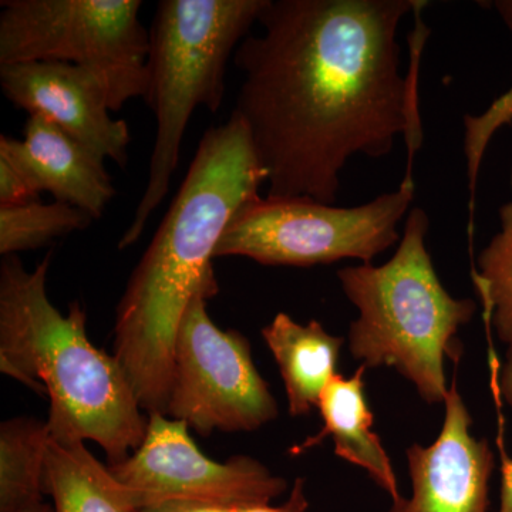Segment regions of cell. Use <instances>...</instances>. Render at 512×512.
I'll return each mask as SVG.
<instances>
[{"label": "cell", "mask_w": 512, "mask_h": 512, "mask_svg": "<svg viewBox=\"0 0 512 512\" xmlns=\"http://www.w3.org/2000/svg\"><path fill=\"white\" fill-rule=\"evenodd\" d=\"M416 0H266L259 35L234 55L235 113L266 173L268 197L335 204L350 158L423 140L419 59L429 30Z\"/></svg>", "instance_id": "6da1fadb"}, {"label": "cell", "mask_w": 512, "mask_h": 512, "mask_svg": "<svg viewBox=\"0 0 512 512\" xmlns=\"http://www.w3.org/2000/svg\"><path fill=\"white\" fill-rule=\"evenodd\" d=\"M266 173L235 111L208 128L156 235L117 305L114 353L141 409L167 416L174 345L195 298L217 295L212 259L235 212L258 197Z\"/></svg>", "instance_id": "7a4b0ae2"}, {"label": "cell", "mask_w": 512, "mask_h": 512, "mask_svg": "<svg viewBox=\"0 0 512 512\" xmlns=\"http://www.w3.org/2000/svg\"><path fill=\"white\" fill-rule=\"evenodd\" d=\"M52 252L28 271L18 256L0 265V370L50 399L49 426L60 443L93 441L109 466L143 443L148 416L116 356L87 335L79 302L63 315L50 302L46 278Z\"/></svg>", "instance_id": "3957f363"}, {"label": "cell", "mask_w": 512, "mask_h": 512, "mask_svg": "<svg viewBox=\"0 0 512 512\" xmlns=\"http://www.w3.org/2000/svg\"><path fill=\"white\" fill-rule=\"evenodd\" d=\"M429 215L409 212L402 239L386 264L338 271L346 298L359 311L349 328V349L366 367H394L421 399L444 403V362H458V330L476 315L473 299H457L441 284L429 249Z\"/></svg>", "instance_id": "277c9868"}, {"label": "cell", "mask_w": 512, "mask_h": 512, "mask_svg": "<svg viewBox=\"0 0 512 512\" xmlns=\"http://www.w3.org/2000/svg\"><path fill=\"white\" fill-rule=\"evenodd\" d=\"M266 0H161L151 23L148 87L156 116L146 190L119 242L136 244L164 201L180 163L181 144L200 106L217 113L225 99L229 59L251 35Z\"/></svg>", "instance_id": "5b68a950"}, {"label": "cell", "mask_w": 512, "mask_h": 512, "mask_svg": "<svg viewBox=\"0 0 512 512\" xmlns=\"http://www.w3.org/2000/svg\"><path fill=\"white\" fill-rule=\"evenodd\" d=\"M414 194L413 174L406 173L396 191L357 207L258 195L235 212L215 258L244 256L262 265L298 268L343 259L372 264L399 244V224L409 215Z\"/></svg>", "instance_id": "8992f818"}, {"label": "cell", "mask_w": 512, "mask_h": 512, "mask_svg": "<svg viewBox=\"0 0 512 512\" xmlns=\"http://www.w3.org/2000/svg\"><path fill=\"white\" fill-rule=\"evenodd\" d=\"M0 64L64 62L106 80L111 111L144 99L150 32L140 0H2Z\"/></svg>", "instance_id": "52a82bcc"}, {"label": "cell", "mask_w": 512, "mask_h": 512, "mask_svg": "<svg viewBox=\"0 0 512 512\" xmlns=\"http://www.w3.org/2000/svg\"><path fill=\"white\" fill-rule=\"evenodd\" d=\"M195 298L174 345L167 416L202 436L255 431L278 417V404L256 369L251 343L238 330H222Z\"/></svg>", "instance_id": "ba28073f"}, {"label": "cell", "mask_w": 512, "mask_h": 512, "mask_svg": "<svg viewBox=\"0 0 512 512\" xmlns=\"http://www.w3.org/2000/svg\"><path fill=\"white\" fill-rule=\"evenodd\" d=\"M184 421L148 414L143 443L123 463L109 466L137 510L187 500L245 508L271 504L288 488L261 461L235 456L215 461L205 456Z\"/></svg>", "instance_id": "9c48e42d"}, {"label": "cell", "mask_w": 512, "mask_h": 512, "mask_svg": "<svg viewBox=\"0 0 512 512\" xmlns=\"http://www.w3.org/2000/svg\"><path fill=\"white\" fill-rule=\"evenodd\" d=\"M0 87L13 106L45 117L104 160L126 167L130 130L111 117L100 74L64 62L0 64Z\"/></svg>", "instance_id": "30bf717a"}, {"label": "cell", "mask_w": 512, "mask_h": 512, "mask_svg": "<svg viewBox=\"0 0 512 512\" xmlns=\"http://www.w3.org/2000/svg\"><path fill=\"white\" fill-rule=\"evenodd\" d=\"M444 406L436 441L407 448L412 495L393 500L389 512H488L493 450L487 440L471 436L473 419L456 384Z\"/></svg>", "instance_id": "8fae6325"}, {"label": "cell", "mask_w": 512, "mask_h": 512, "mask_svg": "<svg viewBox=\"0 0 512 512\" xmlns=\"http://www.w3.org/2000/svg\"><path fill=\"white\" fill-rule=\"evenodd\" d=\"M0 156L12 161L36 192H49L94 220L116 195L104 158L45 117L29 114L23 140L2 134Z\"/></svg>", "instance_id": "7c38bea8"}, {"label": "cell", "mask_w": 512, "mask_h": 512, "mask_svg": "<svg viewBox=\"0 0 512 512\" xmlns=\"http://www.w3.org/2000/svg\"><path fill=\"white\" fill-rule=\"evenodd\" d=\"M365 370L366 366L362 365L353 376L336 375L330 380L318 407L323 420L322 430L291 448L289 453L299 456L332 436L336 456L363 468L393 501L402 495L392 461L380 437L373 431L375 416L366 399Z\"/></svg>", "instance_id": "4fadbf2b"}, {"label": "cell", "mask_w": 512, "mask_h": 512, "mask_svg": "<svg viewBox=\"0 0 512 512\" xmlns=\"http://www.w3.org/2000/svg\"><path fill=\"white\" fill-rule=\"evenodd\" d=\"M284 380L289 414L309 416L318 409L323 390L338 373L345 339L330 335L318 320L302 325L281 312L262 329Z\"/></svg>", "instance_id": "5bb4252c"}, {"label": "cell", "mask_w": 512, "mask_h": 512, "mask_svg": "<svg viewBox=\"0 0 512 512\" xmlns=\"http://www.w3.org/2000/svg\"><path fill=\"white\" fill-rule=\"evenodd\" d=\"M46 481L55 512H138L109 466L84 443L50 440Z\"/></svg>", "instance_id": "9a60e30c"}, {"label": "cell", "mask_w": 512, "mask_h": 512, "mask_svg": "<svg viewBox=\"0 0 512 512\" xmlns=\"http://www.w3.org/2000/svg\"><path fill=\"white\" fill-rule=\"evenodd\" d=\"M47 421L13 417L0 426V512H22L45 501Z\"/></svg>", "instance_id": "2e32d148"}, {"label": "cell", "mask_w": 512, "mask_h": 512, "mask_svg": "<svg viewBox=\"0 0 512 512\" xmlns=\"http://www.w3.org/2000/svg\"><path fill=\"white\" fill-rule=\"evenodd\" d=\"M93 221L92 215L60 201L0 207V254L10 256L45 247L57 238L82 231Z\"/></svg>", "instance_id": "e0dca14e"}, {"label": "cell", "mask_w": 512, "mask_h": 512, "mask_svg": "<svg viewBox=\"0 0 512 512\" xmlns=\"http://www.w3.org/2000/svg\"><path fill=\"white\" fill-rule=\"evenodd\" d=\"M500 222V232L478 255L474 285L498 339L512 346V201L500 208Z\"/></svg>", "instance_id": "ac0fdd59"}, {"label": "cell", "mask_w": 512, "mask_h": 512, "mask_svg": "<svg viewBox=\"0 0 512 512\" xmlns=\"http://www.w3.org/2000/svg\"><path fill=\"white\" fill-rule=\"evenodd\" d=\"M512 123V86L507 93L498 97L481 116L464 117V154L467 160L468 188H470V232H473V215L476 208L478 173L485 150L495 131Z\"/></svg>", "instance_id": "d6986e66"}, {"label": "cell", "mask_w": 512, "mask_h": 512, "mask_svg": "<svg viewBox=\"0 0 512 512\" xmlns=\"http://www.w3.org/2000/svg\"><path fill=\"white\" fill-rule=\"evenodd\" d=\"M39 195L15 164L0 156V207L28 204Z\"/></svg>", "instance_id": "ffe728a7"}, {"label": "cell", "mask_w": 512, "mask_h": 512, "mask_svg": "<svg viewBox=\"0 0 512 512\" xmlns=\"http://www.w3.org/2000/svg\"><path fill=\"white\" fill-rule=\"evenodd\" d=\"M500 393L512 407V346H508L507 362L501 375ZM498 512H512V458L501 450V504Z\"/></svg>", "instance_id": "44dd1931"}, {"label": "cell", "mask_w": 512, "mask_h": 512, "mask_svg": "<svg viewBox=\"0 0 512 512\" xmlns=\"http://www.w3.org/2000/svg\"><path fill=\"white\" fill-rule=\"evenodd\" d=\"M138 512H242V510L241 508L228 507V505L175 500L150 505V507L141 508Z\"/></svg>", "instance_id": "7402d4cb"}, {"label": "cell", "mask_w": 512, "mask_h": 512, "mask_svg": "<svg viewBox=\"0 0 512 512\" xmlns=\"http://www.w3.org/2000/svg\"><path fill=\"white\" fill-rule=\"evenodd\" d=\"M309 508L308 497H306L305 478H296L292 485L291 494L284 504L258 505V507L245 508L242 512H306Z\"/></svg>", "instance_id": "603a6c76"}, {"label": "cell", "mask_w": 512, "mask_h": 512, "mask_svg": "<svg viewBox=\"0 0 512 512\" xmlns=\"http://www.w3.org/2000/svg\"><path fill=\"white\" fill-rule=\"evenodd\" d=\"M493 8L497 10L507 28L512 30V0H497L491 3Z\"/></svg>", "instance_id": "cb8c5ba5"}, {"label": "cell", "mask_w": 512, "mask_h": 512, "mask_svg": "<svg viewBox=\"0 0 512 512\" xmlns=\"http://www.w3.org/2000/svg\"><path fill=\"white\" fill-rule=\"evenodd\" d=\"M22 512H55V507L43 501V503L32 505V507L26 508V510Z\"/></svg>", "instance_id": "d4e9b609"}]
</instances>
